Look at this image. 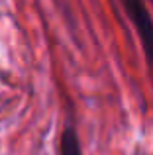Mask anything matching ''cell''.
<instances>
[{"label": "cell", "mask_w": 153, "mask_h": 155, "mask_svg": "<svg viewBox=\"0 0 153 155\" xmlns=\"http://www.w3.org/2000/svg\"><path fill=\"white\" fill-rule=\"evenodd\" d=\"M122 6L139 35L147 63L153 67V18L147 10L145 2L143 0H122Z\"/></svg>", "instance_id": "obj_1"}, {"label": "cell", "mask_w": 153, "mask_h": 155, "mask_svg": "<svg viewBox=\"0 0 153 155\" xmlns=\"http://www.w3.org/2000/svg\"><path fill=\"white\" fill-rule=\"evenodd\" d=\"M61 155H83L80 140L73 126H67L61 134Z\"/></svg>", "instance_id": "obj_2"}]
</instances>
